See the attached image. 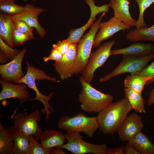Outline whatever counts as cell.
Here are the masks:
<instances>
[{"label": "cell", "instance_id": "cell-1", "mask_svg": "<svg viewBox=\"0 0 154 154\" xmlns=\"http://www.w3.org/2000/svg\"><path fill=\"white\" fill-rule=\"evenodd\" d=\"M132 110L125 97L112 102L98 113V129L104 134H113L117 132Z\"/></svg>", "mask_w": 154, "mask_h": 154}, {"label": "cell", "instance_id": "cell-2", "mask_svg": "<svg viewBox=\"0 0 154 154\" xmlns=\"http://www.w3.org/2000/svg\"><path fill=\"white\" fill-rule=\"evenodd\" d=\"M27 71L26 74L17 83L24 84L35 92V97L31 98L30 100H36L41 103L44 108L42 110L41 112L45 114V119L48 121L52 113L55 112L54 110L49 103V102L54 96V92H52L47 96L43 94L37 88L36 81L37 80H46L54 83L59 82L60 81L54 77H50L43 70L30 66L28 61H27Z\"/></svg>", "mask_w": 154, "mask_h": 154}, {"label": "cell", "instance_id": "cell-3", "mask_svg": "<svg viewBox=\"0 0 154 154\" xmlns=\"http://www.w3.org/2000/svg\"><path fill=\"white\" fill-rule=\"evenodd\" d=\"M79 80L82 88L78 101L83 111L87 113H98L112 103V96L97 90L90 83L85 81L82 76Z\"/></svg>", "mask_w": 154, "mask_h": 154}, {"label": "cell", "instance_id": "cell-4", "mask_svg": "<svg viewBox=\"0 0 154 154\" xmlns=\"http://www.w3.org/2000/svg\"><path fill=\"white\" fill-rule=\"evenodd\" d=\"M58 126L59 129L67 132H82L90 137H93L98 127L97 117H89L83 113L72 116H61Z\"/></svg>", "mask_w": 154, "mask_h": 154}, {"label": "cell", "instance_id": "cell-5", "mask_svg": "<svg viewBox=\"0 0 154 154\" xmlns=\"http://www.w3.org/2000/svg\"><path fill=\"white\" fill-rule=\"evenodd\" d=\"M106 13H102L100 17L93 23L89 32L78 42L76 60L73 70L74 74L82 73L86 66L91 54L96 35Z\"/></svg>", "mask_w": 154, "mask_h": 154}, {"label": "cell", "instance_id": "cell-6", "mask_svg": "<svg viewBox=\"0 0 154 154\" xmlns=\"http://www.w3.org/2000/svg\"><path fill=\"white\" fill-rule=\"evenodd\" d=\"M64 135L67 142L59 148L74 154H106L108 148L106 144L97 145L86 142L82 139L83 137L80 132H67Z\"/></svg>", "mask_w": 154, "mask_h": 154}, {"label": "cell", "instance_id": "cell-7", "mask_svg": "<svg viewBox=\"0 0 154 154\" xmlns=\"http://www.w3.org/2000/svg\"><path fill=\"white\" fill-rule=\"evenodd\" d=\"M154 58V54L139 57L123 55L122 59L118 66L111 72L100 78L99 81L105 82L113 77L125 73L139 74Z\"/></svg>", "mask_w": 154, "mask_h": 154}, {"label": "cell", "instance_id": "cell-8", "mask_svg": "<svg viewBox=\"0 0 154 154\" xmlns=\"http://www.w3.org/2000/svg\"><path fill=\"white\" fill-rule=\"evenodd\" d=\"M41 114V112L38 108L29 114L27 112L18 113L14 116L13 127L26 135H32L39 140L42 131L38 125Z\"/></svg>", "mask_w": 154, "mask_h": 154}, {"label": "cell", "instance_id": "cell-9", "mask_svg": "<svg viewBox=\"0 0 154 154\" xmlns=\"http://www.w3.org/2000/svg\"><path fill=\"white\" fill-rule=\"evenodd\" d=\"M114 40L104 43L91 54L88 62L82 73V77L90 83L94 77V72L101 67L111 55V48L115 43Z\"/></svg>", "mask_w": 154, "mask_h": 154}, {"label": "cell", "instance_id": "cell-10", "mask_svg": "<svg viewBox=\"0 0 154 154\" xmlns=\"http://www.w3.org/2000/svg\"><path fill=\"white\" fill-rule=\"evenodd\" d=\"M27 51L26 48L23 49L11 61L0 66L1 79L8 82L17 83L24 76L22 63Z\"/></svg>", "mask_w": 154, "mask_h": 154}, {"label": "cell", "instance_id": "cell-11", "mask_svg": "<svg viewBox=\"0 0 154 154\" xmlns=\"http://www.w3.org/2000/svg\"><path fill=\"white\" fill-rule=\"evenodd\" d=\"M78 45L71 44L67 52L59 61L52 64L62 80L67 79L74 74L73 70L76 60Z\"/></svg>", "mask_w": 154, "mask_h": 154}, {"label": "cell", "instance_id": "cell-12", "mask_svg": "<svg viewBox=\"0 0 154 154\" xmlns=\"http://www.w3.org/2000/svg\"><path fill=\"white\" fill-rule=\"evenodd\" d=\"M24 9L21 13L11 16L13 20H23L31 27L35 28L37 33L41 38L45 36L46 31L39 23L38 16L46 10L42 8L35 7L34 5L27 3L24 6Z\"/></svg>", "mask_w": 154, "mask_h": 154}, {"label": "cell", "instance_id": "cell-13", "mask_svg": "<svg viewBox=\"0 0 154 154\" xmlns=\"http://www.w3.org/2000/svg\"><path fill=\"white\" fill-rule=\"evenodd\" d=\"M131 27L121 21L114 16L108 21L101 23L99 30L96 33L93 46L97 47L100 46L104 40L108 39L114 34L121 31L129 30Z\"/></svg>", "mask_w": 154, "mask_h": 154}, {"label": "cell", "instance_id": "cell-14", "mask_svg": "<svg viewBox=\"0 0 154 154\" xmlns=\"http://www.w3.org/2000/svg\"><path fill=\"white\" fill-rule=\"evenodd\" d=\"M143 127L141 117L133 113L127 116L117 132L123 141H128L141 132Z\"/></svg>", "mask_w": 154, "mask_h": 154}, {"label": "cell", "instance_id": "cell-15", "mask_svg": "<svg viewBox=\"0 0 154 154\" xmlns=\"http://www.w3.org/2000/svg\"><path fill=\"white\" fill-rule=\"evenodd\" d=\"M0 82L2 89L0 93V100L9 98H16L20 100L21 104L29 101L30 96L26 86L23 83L13 84L1 79Z\"/></svg>", "mask_w": 154, "mask_h": 154}, {"label": "cell", "instance_id": "cell-16", "mask_svg": "<svg viewBox=\"0 0 154 154\" xmlns=\"http://www.w3.org/2000/svg\"><path fill=\"white\" fill-rule=\"evenodd\" d=\"M110 6L113 9L114 16L130 27H135L136 21L129 12L130 2L128 0H110Z\"/></svg>", "mask_w": 154, "mask_h": 154}, {"label": "cell", "instance_id": "cell-17", "mask_svg": "<svg viewBox=\"0 0 154 154\" xmlns=\"http://www.w3.org/2000/svg\"><path fill=\"white\" fill-rule=\"evenodd\" d=\"M119 54L138 57L154 54V44L141 42L131 44L125 48L111 50V55Z\"/></svg>", "mask_w": 154, "mask_h": 154}, {"label": "cell", "instance_id": "cell-18", "mask_svg": "<svg viewBox=\"0 0 154 154\" xmlns=\"http://www.w3.org/2000/svg\"><path fill=\"white\" fill-rule=\"evenodd\" d=\"M39 140L42 145L49 150L54 147H59L67 142L64 134L52 129L42 131Z\"/></svg>", "mask_w": 154, "mask_h": 154}, {"label": "cell", "instance_id": "cell-19", "mask_svg": "<svg viewBox=\"0 0 154 154\" xmlns=\"http://www.w3.org/2000/svg\"><path fill=\"white\" fill-rule=\"evenodd\" d=\"M11 16L3 13L0 14V38L7 44L13 48V35L16 29Z\"/></svg>", "mask_w": 154, "mask_h": 154}, {"label": "cell", "instance_id": "cell-20", "mask_svg": "<svg viewBox=\"0 0 154 154\" xmlns=\"http://www.w3.org/2000/svg\"><path fill=\"white\" fill-rule=\"evenodd\" d=\"M13 154H28L30 147V136L12 127Z\"/></svg>", "mask_w": 154, "mask_h": 154}, {"label": "cell", "instance_id": "cell-21", "mask_svg": "<svg viewBox=\"0 0 154 154\" xmlns=\"http://www.w3.org/2000/svg\"><path fill=\"white\" fill-rule=\"evenodd\" d=\"M128 142L140 154H154V145L149 137L141 132Z\"/></svg>", "mask_w": 154, "mask_h": 154}, {"label": "cell", "instance_id": "cell-22", "mask_svg": "<svg viewBox=\"0 0 154 154\" xmlns=\"http://www.w3.org/2000/svg\"><path fill=\"white\" fill-rule=\"evenodd\" d=\"M12 127H5L0 123V154H13Z\"/></svg>", "mask_w": 154, "mask_h": 154}, {"label": "cell", "instance_id": "cell-23", "mask_svg": "<svg viewBox=\"0 0 154 154\" xmlns=\"http://www.w3.org/2000/svg\"><path fill=\"white\" fill-rule=\"evenodd\" d=\"M126 38L133 42L140 41L154 42V24L149 27L136 28L130 31L126 35Z\"/></svg>", "mask_w": 154, "mask_h": 154}, {"label": "cell", "instance_id": "cell-24", "mask_svg": "<svg viewBox=\"0 0 154 154\" xmlns=\"http://www.w3.org/2000/svg\"><path fill=\"white\" fill-rule=\"evenodd\" d=\"M124 94L128 101L132 110L136 112L145 113V100L142 96V93L136 92L130 89L125 88Z\"/></svg>", "mask_w": 154, "mask_h": 154}, {"label": "cell", "instance_id": "cell-25", "mask_svg": "<svg viewBox=\"0 0 154 154\" xmlns=\"http://www.w3.org/2000/svg\"><path fill=\"white\" fill-rule=\"evenodd\" d=\"M151 79L139 74L128 75L124 80V87L142 93L144 86Z\"/></svg>", "mask_w": 154, "mask_h": 154}, {"label": "cell", "instance_id": "cell-26", "mask_svg": "<svg viewBox=\"0 0 154 154\" xmlns=\"http://www.w3.org/2000/svg\"><path fill=\"white\" fill-rule=\"evenodd\" d=\"M96 20V17H90L88 22L83 26L78 28L71 30L69 32V36L65 39V40L70 44H78L86 30L92 26Z\"/></svg>", "mask_w": 154, "mask_h": 154}, {"label": "cell", "instance_id": "cell-27", "mask_svg": "<svg viewBox=\"0 0 154 154\" xmlns=\"http://www.w3.org/2000/svg\"><path fill=\"white\" fill-rule=\"evenodd\" d=\"M137 3L139 8V14L136 21L135 26L137 29L146 27L144 19V13L145 10L154 3V0H134Z\"/></svg>", "mask_w": 154, "mask_h": 154}, {"label": "cell", "instance_id": "cell-28", "mask_svg": "<svg viewBox=\"0 0 154 154\" xmlns=\"http://www.w3.org/2000/svg\"><path fill=\"white\" fill-rule=\"evenodd\" d=\"M24 6L15 3L14 1L4 2L0 3V11L5 14L12 16L22 13Z\"/></svg>", "mask_w": 154, "mask_h": 154}, {"label": "cell", "instance_id": "cell-29", "mask_svg": "<svg viewBox=\"0 0 154 154\" xmlns=\"http://www.w3.org/2000/svg\"><path fill=\"white\" fill-rule=\"evenodd\" d=\"M32 135L30 136V144L28 154H51V150L46 149Z\"/></svg>", "mask_w": 154, "mask_h": 154}, {"label": "cell", "instance_id": "cell-30", "mask_svg": "<svg viewBox=\"0 0 154 154\" xmlns=\"http://www.w3.org/2000/svg\"><path fill=\"white\" fill-rule=\"evenodd\" d=\"M85 1L90 7V17H96V15L100 13L107 12L110 7L109 3L98 6L95 5L94 0H85Z\"/></svg>", "mask_w": 154, "mask_h": 154}, {"label": "cell", "instance_id": "cell-31", "mask_svg": "<svg viewBox=\"0 0 154 154\" xmlns=\"http://www.w3.org/2000/svg\"><path fill=\"white\" fill-rule=\"evenodd\" d=\"M34 38L33 36L20 31L16 29H15L13 35V40L14 46L21 44Z\"/></svg>", "mask_w": 154, "mask_h": 154}, {"label": "cell", "instance_id": "cell-32", "mask_svg": "<svg viewBox=\"0 0 154 154\" xmlns=\"http://www.w3.org/2000/svg\"><path fill=\"white\" fill-rule=\"evenodd\" d=\"M0 51L5 54L11 60H12L20 52L19 50L14 49L0 38Z\"/></svg>", "mask_w": 154, "mask_h": 154}, {"label": "cell", "instance_id": "cell-33", "mask_svg": "<svg viewBox=\"0 0 154 154\" xmlns=\"http://www.w3.org/2000/svg\"><path fill=\"white\" fill-rule=\"evenodd\" d=\"M139 74L141 76L151 79L147 82L146 85L154 82V61L150 65L147 66Z\"/></svg>", "mask_w": 154, "mask_h": 154}, {"label": "cell", "instance_id": "cell-34", "mask_svg": "<svg viewBox=\"0 0 154 154\" xmlns=\"http://www.w3.org/2000/svg\"><path fill=\"white\" fill-rule=\"evenodd\" d=\"M13 21L16 29L33 36V27H31L23 20H16Z\"/></svg>", "mask_w": 154, "mask_h": 154}, {"label": "cell", "instance_id": "cell-35", "mask_svg": "<svg viewBox=\"0 0 154 154\" xmlns=\"http://www.w3.org/2000/svg\"><path fill=\"white\" fill-rule=\"evenodd\" d=\"M63 55L58 50L53 48L51 50L50 55L47 57H44V61L45 62H47L50 60H53L57 62L61 59Z\"/></svg>", "mask_w": 154, "mask_h": 154}, {"label": "cell", "instance_id": "cell-36", "mask_svg": "<svg viewBox=\"0 0 154 154\" xmlns=\"http://www.w3.org/2000/svg\"><path fill=\"white\" fill-rule=\"evenodd\" d=\"M70 44L66 42L64 40L59 41L56 44L52 45L53 48L58 50L63 55L68 50Z\"/></svg>", "mask_w": 154, "mask_h": 154}, {"label": "cell", "instance_id": "cell-37", "mask_svg": "<svg viewBox=\"0 0 154 154\" xmlns=\"http://www.w3.org/2000/svg\"><path fill=\"white\" fill-rule=\"evenodd\" d=\"M124 147L123 146L113 148H108L106 154H124Z\"/></svg>", "mask_w": 154, "mask_h": 154}, {"label": "cell", "instance_id": "cell-38", "mask_svg": "<svg viewBox=\"0 0 154 154\" xmlns=\"http://www.w3.org/2000/svg\"><path fill=\"white\" fill-rule=\"evenodd\" d=\"M124 151L125 154H140L128 142L124 147Z\"/></svg>", "mask_w": 154, "mask_h": 154}, {"label": "cell", "instance_id": "cell-39", "mask_svg": "<svg viewBox=\"0 0 154 154\" xmlns=\"http://www.w3.org/2000/svg\"><path fill=\"white\" fill-rule=\"evenodd\" d=\"M147 103L149 106L154 104V88L149 93Z\"/></svg>", "mask_w": 154, "mask_h": 154}, {"label": "cell", "instance_id": "cell-40", "mask_svg": "<svg viewBox=\"0 0 154 154\" xmlns=\"http://www.w3.org/2000/svg\"><path fill=\"white\" fill-rule=\"evenodd\" d=\"M52 148L51 149V154H66L62 149L59 147H56Z\"/></svg>", "mask_w": 154, "mask_h": 154}, {"label": "cell", "instance_id": "cell-41", "mask_svg": "<svg viewBox=\"0 0 154 154\" xmlns=\"http://www.w3.org/2000/svg\"><path fill=\"white\" fill-rule=\"evenodd\" d=\"M9 58L8 57L1 51L0 52V63H4L7 61Z\"/></svg>", "mask_w": 154, "mask_h": 154}, {"label": "cell", "instance_id": "cell-42", "mask_svg": "<svg viewBox=\"0 0 154 154\" xmlns=\"http://www.w3.org/2000/svg\"><path fill=\"white\" fill-rule=\"evenodd\" d=\"M14 0H0V3L6 1H14Z\"/></svg>", "mask_w": 154, "mask_h": 154}, {"label": "cell", "instance_id": "cell-43", "mask_svg": "<svg viewBox=\"0 0 154 154\" xmlns=\"http://www.w3.org/2000/svg\"><path fill=\"white\" fill-rule=\"evenodd\" d=\"M24 2H27L29 1V0H21Z\"/></svg>", "mask_w": 154, "mask_h": 154}, {"label": "cell", "instance_id": "cell-44", "mask_svg": "<svg viewBox=\"0 0 154 154\" xmlns=\"http://www.w3.org/2000/svg\"><path fill=\"white\" fill-rule=\"evenodd\" d=\"M32 0L33 2H35L36 1H37L38 0Z\"/></svg>", "mask_w": 154, "mask_h": 154}, {"label": "cell", "instance_id": "cell-45", "mask_svg": "<svg viewBox=\"0 0 154 154\" xmlns=\"http://www.w3.org/2000/svg\"><path fill=\"white\" fill-rule=\"evenodd\" d=\"M128 1H130V0H128Z\"/></svg>", "mask_w": 154, "mask_h": 154}]
</instances>
